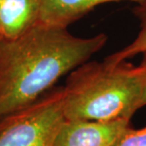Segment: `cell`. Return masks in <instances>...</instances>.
I'll use <instances>...</instances> for the list:
<instances>
[{
	"instance_id": "obj_8",
	"label": "cell",
	"mask_w": 146,
	"mask_h": 146,
	"mask_svg": "<svg viewBox=\"0 0 146 146\" xmlns=\"http://www.w3.org/2000/svg\"><path fill=\"white\" fill-rule=\"evenodd\" d=\"M116 146H146V126L141 129L129 128Z\"/></svg>"
},
{
	"instance_id": "obj_4",
	"label": "cell",
	"mask_w": 146,
	"mask_h": 146,
	"mask_svg": "<svg viewBox=\"0 0 146 146\" xmlns=\"http://www.w3.org/2000/svg\"><path fill=\"white\" fill-rule=\"evenodd\" d=\"M132 127L131 119L68 121L61 126L52 146H116Z\"/></svg>"
},
{
	"instance_id": "obj_2",
	"label": "cell",
	"mask_w": 146,
	"mask_h": 146,
	"mask_svg": "<svg viewBox=\"0 0 146 146\" xmlns=\"http://www.w3.org/2000/svg\"><path fill=\"white\" fill-rule=\"evenodd\" d=\"M146 70L141 65L87 61L68 74L64 86L68 121L131 119L143 107Z\"/></svg>"
},
{
	"instance_id": "obj_10",
	"label": "cell",
	"mask_w": 146,
	"mask_h": 146,
	"mask_svg": "<svg viewBox=\"0 0 146 146\" xmlns=\"http://www.w3.org/2000/svg\"><path fill=\"white\" fill-rule=\"evenodd\" d=\"M0 1H1V0H0Z\"/></svg>"
},
{
	"instance_id": "obj_1",
	"label": "cell",
	"mask_w": 146,
	"mask_h": 146,
	"mask_svg": "<svg viewBox=\"0 0 146 146\" xmlns=\"http://www.w3.org/2000/svg\"><path fill=\"white\" fill-rule=\"evenodd\" d=\"M107 40L104 33L79 37L38 22L18 39L0 41V119L35 102Z\"/></svg>"
},
{
	"instance_id": "obj_6",
	"label": "cell",
	"mask_w": 146,
	"mask_h": 146,
	"mask_svg": "<svg viewBox=\"0 0 146 146\" xmlns=\"http://www.w3.org/2000/svg\"><path fill=\"white\" fill-rule=\"evenodd\" d=\"M146 0H40V19L43 24L68 28L73 23L107 3L132 2L141 4Z\"/></svg>"
},
{
	"instance_id": "obj_9",
	"label": "cell",
	"mask_w": 146,
	"mask_h": 146,
	"mask_svg": "<svg viewBox=\"0 0 146 146\" xmlns=\"http://www.w3.org/2000/svg\"><path fill=\"white\" fill-rule=\"evenodd\" d=\"M141 65L143 66L146 70V52L142 54V60ZM142 104H143V106H146V83H145V89H144V94H143V100H142Z\"/></svg>"
},
{
	"instance_id": "obj_7",
	"label": "cell",
	"mask_w": 146,
	"mask_h": 146,
	"mask_svg": "<svg viewBox=\"0 0 146 146\" xmlns=\"http://www.w3.org/2000/svg\"><path fill=\"white\" fill-rule=\"evenodd\" d=\"M133 13L139 21V31L130 44L121 50L114 52L106 58L113 62H121L146 52V1L137 4Z\"/></svg>"
},
{
	"instance_id": "obj_3",
	"label": "cell",
	"mask_w": 146,
	"mask_h": 146,
	"mask_svg": "<svg viewBox=\"0 0 146 146\" xmlns=\"http://www.w3.org/2000/svg\"><path fill=\"white\" fill-rule=\"evenodd\" d=\"M66 121L64 86L0 119V146H52Z\"/></svg>"
},
{
	"instance_id": "obj_5",
	"label": "cell",
	"mask_w": 146,
	"mask_h": 146,
	"mask_svg": "<svg viewBox=\"0 0 146 146\" xmlns=\"http://www.w3.org/2000/svg\"><path fill=\"white\" fill-rule=\"evenodd\" d=\"M40 19V0L0 1V41H13L27 33Z\"/></svg>"
}]
</instances>
